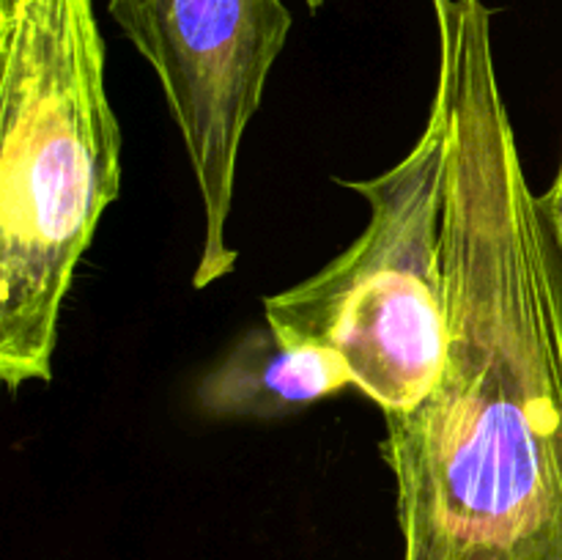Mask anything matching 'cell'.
Returning a JSON list of instances; mask_svg holds the SVG:
<instances>
[{"label":"cell","instance_id":"obj_1","mask_svg":"<svg viewBox=\"0 0 562 560\" xmlns=\"http://www.w3.org/2000/svg\"><path fill=\"white\" fill-rule=\"evenodd\" d=\"M453 80L450 340L384 415L404 560H562V267L516 146L483 0H431Z\"/></svg>","mask_w":562,"mask_h":560},{"label":"cell","instance_id":"obj_2","mask_svg":"<svg viewBox=\"0 0 562 560\" xmlns=\"http://www.w3.org/2000/svg\"><path fill=\"white\" fill-rule=\"evenodd\" d=\"M0 379H53L71 280L121 192L91 0H0Z\"/></svg>","mask_w":562,"mask_h":560},{"label":"cell","instance_id":"obj_3","mask_svg":"<svg viewBox=\"0 0 562 560\" xmlns=\"http://www.w3.org/2000/svg\"><path fill=\"white\" fill-rule=\"evenodd\" d=\"M453 80L439 60L426 126L401 163L346 181L371 209L366 231L327 267L263 300L278 335L344 357L355 390L384 415L409 412L448 357V176Z\"/></svg>","mask_w":562,"mask_h":560},{"label":"cell","instance_id":"obj_4","mask_svg":"<svg viewBox=\"0 0 562 560\" xmlns=\"http://www.w3.org/2000/svg\"><path fill=\"white\" fill-rule=\"evenodd\" d=\"M108 11L162 86L203 209L192 289L228 278L236 165L269 71L285 49L283 0H108Z\"/></svg>","mask_w":562,"mask_h":560},{"label":"cell","instance_id":"obj_5","mask_svg":"<svg viewBox=\"0 0 562 560\" xmlns=\"http://www.w3.org/2000/svg\"><path fill=\"white\" fill-rule=\"evenodd\" d=\"M355 388L344 357L283 338L269 324L241 335L198 384V406L223 421H278Z\"/></svg>","mask_w":562,"mask_h":560},{"label":"cell","instance_id":"obj_6","mask_svg":"<svg viewBox=\"0 0 562 560\" xmlns=\"http://www.w3.org/2000/svg\"><path fill=\"white\" fill-rule=\"evenodd\" d=\"M538 203H541V214L543 220H547V228L549 234H552L554 250H558L560 267H562V163L558 170V179H554V184L549 187L547 195L538 198Z\"/></svg>","mask_w":562,"mask_h":560},{"label":"cell","instance_id":"obj_7","mask_svg":"<svg viewBox=\"0 0 562 560\" xmlns=\"http://www.w3.org/2000/svg\"><path fill=\"white\" fill-rule=\"evenodd\" d=\"M307 5H311V11H318L324 5V0H305Z\"/></svg>","mask_w":562,"mask_h":560}]
</instances>
